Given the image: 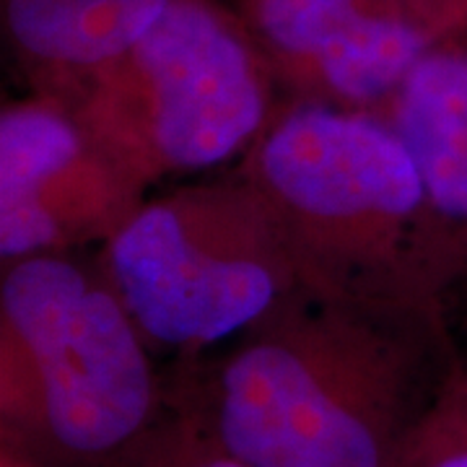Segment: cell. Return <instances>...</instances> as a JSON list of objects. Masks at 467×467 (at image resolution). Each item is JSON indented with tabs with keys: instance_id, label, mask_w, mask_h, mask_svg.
<instances>
[{
	"instance_id": "12",
	"label": "cell",
	"mask_w": 467,
	"mask_h": 467,
	"mask_svg": "<svg viewBox=\"0 0 467 467\" xmlns=\"http://www.w3.org/2000/svg\"><path fill=\"white\" fill-rule=\"evenodd\" d=\"M439 42L467 36V0H405Z\"/></svg>"
},
{
	"instance_id": "11",
	"label": "cell",
	"mask_w": 467,
	"mask_h": 467,
	"mask_svg": "<svg viewBox=\"0 0 467 467\" xmlns=\"http://www.w3.org/2000/svg\"><path fill=\"white\" fill-rule=\"evenodd\" d=\"M405 467H467V400L460 382Z\"/></svg>"
},
{
	"instance_id": "5",
	"label": "cell",
	"mask_w": 467,
	"mask_h": 467,
	"mask_svg": "<svg viewBox=\"0 0 467 467\" xmlns=\"http://www.w3.org/2000/svg\"><path fill=\"white\" fill-rule=\"evenodd\" d=\"M97 260L150 350L177 364L229 343L304 285L239 169L146 198Z\"/></svg>"
},
{
	"instance_id": "1",
	"label": "cell",
	"mask_w": 467,
	"mask_h": 467,
	"mask_svg": "<svg viewBox=\"0 0 467 467\" xmlns=\"http://www.w3.org/2000/svg\"><path fill=\"white\" fill-rule=\"evenodd\" d=\"M462 368L447 309L301 285L180 364L167 402L252 467H405Z\"/></svg>"
},
{
	"instance_id": "10",
	"label": "cell",
	"mask_w": 467,
	"mask_h": 467,
	"mask_svg": "<svg viewBox=\"0 0 467 467\" xmlns=\"http://www.w3.org/2000/svg\"><path fill=\"white\" fill-rule=\"evenodd\" d=\"M104 467H252L190 413L169 405L143 436Z\"/></svg>"
},
{
	"instance_id": "4",
	"label": "cell",
	"mask_w": 467,
	"mask_h": 467,
	"mask_svg": "<svg viewBox=\"0 0 467 467\" xmlns=\"http://www.w3.org/2000/svg\"><path fill=\"white\" fill-rule=\"evenodd\" d=\"M281 91L239 14L171 0L159 21L99 67L67 107L146 190L242 161Z\"/></svg>"
},
{
	"instance_id": "7",
	"label": "cell",
	"mask_w": 467,
	"mask_h": 467,
	"mask_svg": "<svg viewBox=\"0 0 467 467\" xmlns=\"http://www.w3.org/2000/svg\"><path fill=\"white\" fill-rule=\"evenodd\" d=\"M284 101L377 112L439 45L405 0H242Z\"/></svg>"
},
{
	"instance_id": "2",
	"label": "cell",
	"mask_w": 467,
	"mask_h": 467,
	"mask_svg": "<svg viewBox=\"0 0 467 467\" xmlns=\"http://www.w3.org/2000/svg\"><path fill=\"white\" fill-rule=\"evenodd\" d=\"M236 169L322 294L447 309L465 281L410 150L367 109L281 101Z\"/></svg>"
},
{
	"instance_id": "3",
	"label": "cell",
	"mask_w": 467,
	"mask_h": 467,
	"mask_svg": "<svg viewBox=\"0 0 467 467\" xmlns=\"http://www.w3.org/2000/svg\"><path fill=\"white\" fill-rule=\"evenodd\" d=\"M156 353L99 260L3 263L0 436L42 467H104L167 408Z\"/></svg>"
},
{
	"instance_id": "8",
	"label": "cell",
	"mask_w": 467,
	"mask_h": 467,
	"mask_svg": "<svg viewBox=\"0 0 467 467\" xmlns=\"http://www.w3.org/2000/svg\"><path fill=\"white\" fill-rule=\"evenodd\" d=\"M171 0H3V32L34 94L70 101L135 45Z\"/></svg>"
},
{
	"instance_id": "9",
	"label": "cell",
	"mask_w": 467,
	"mask_h": 467,
	"mask_svg": "<svg viewBox=\"0 0 467 467\" xmlns=\"http://www.w3.org/2000/svg\"><path fill=\"white\" fill-rule=\"evenodd\" d=\"M377 115L410 150L467 278V36L434 45Z\"/></svg>"
},
{
	"instance_id": "13",
	"label": "cell",
	"mask_w": 467,
	"mask_h": 467,
	"mask_svg": "<svg viewBox=\"0 0 467 467\" xmlns=\"http://www.w3.org/2000/svg\"><path fill=\"white\" fill-rule=\"evenodd\" d=\"M0 467H42L32 462V460H26L24 454H18L14 450H5V447H0Z\"/></svg>"
},
{
	"instance_id": "6",
	"label": "cell",
	"mask_w": 467,
	"mask_h": 467,
	"mask_svg": "<svg viewBox=\"0 0 467 467\" xmlns=\"http://www.w3.org/2000/svg\"><path fill=\"white\" fill-rule=\"evenodd\" d=\"M138 184L94 140L66 101L29 94L0 112L3 263L81 252L115 236L146 202Z\"/></svg>"
},
{
	"instance_id": "14",
	"label": "cell",
	"mask_w": 467,
	"mask_h": 467,
	"mask_svg": "<svg viewBox=\"0 0 467 467\" xmlns=\"http://www.w3.org/2000/svg\"><path fill=\"white\" fill-rule=\"evenodd\" d=\"M460 395L467 400V368H462V377H460Z\"/></svg>"
}]
</instances>
